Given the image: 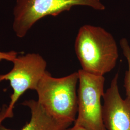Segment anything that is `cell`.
I'll list each match as a JSON object with an SVG mask.
<instances>
[{"mask_svg":"<svg viewBox=\"0 0 130 130\" xmlns=\"http://www.w3.org/2000/svg\"><path fill=\"white\" fill-rule=\"evenodd\" d=\"M75 50L82 70L98 76H104L113 70L119 57L116 42L111 34L91 25L79 28Z\"/></svg>","mask_w":130,"mask_h":130,"instance_id":"6da1fadb","label":"cell"},{"mask_svg":"<svg viewBox=\"0 0 130 130\" xmlns=\"http://www.w3.org/2000/svg\"><path fill=\"white\" fill-rule=\"evenodd\" d=\"M78 72L56 78L47 71L36 90L38 102L52 116L74 122L78 113Z\"/></svg>","mask_w":130,"mask_h":130,"instance_id":"7a4b0ae2","label":"cell"},{"mask_svg":"<svg viewBox=\"0 0 130 130\" xmlns=\"http://www.w3.org/2000/svg\"><path fill=\"white\" fill-rule=\"evenodd\" d=\"M75 6L98 11L106 8L100 0H17L13 11L14 31L17 37H24L41 19L57 16Z\"/></svg>","mask_w":130,"mask_h":130,"instance_id":"3957f363","label":"cell"},{"mask_svg":"<svg viewBox=\"0 0 130 130\" xmlns=\"http://www.w3.org/2000/svg\"><path fill=\"white\" fill-rule=\"evenodd\" d=\"M78 91V116L75 125L88 130H107L103 120L101 98L104 95L103 76L79 70Z\"/></svg>","mask_w":130,"mask_h":130,"instance_id":"277c9868","label":"cell"},{"mask_svg":"<svg viewBox=\"0 0 130 130\" xmlns=\"http://www.w3.org/2000/svg\"><path fill=\"white\" fill-rule=\"evenodd\" d=\"M12 70L0 75V83L9 81L13 93L8 106V111L13 113L14 105L28 90H36L38 85L46 72L47 62L39 54L28 53L18 56L13 62Z\"/></svg>","mask_w":130,"mask_h":130,"instance_id":"5b68a950","label":"cell"},{"mask_svg":"<svg viewBox=\"0 0 130 130\" xmlns=\"http://www.w3.org/2000/svg\"><path fill=\"white\" fill-rule=\"evenodd\" d=\"M118 73L103 98V120L107 130H130V102L119 93Z\"/></svg>","mask_w":130,"mask_h":130,"instance_id":"8992f818","label":"cell"},{"mask_svg":"<svg viewBox=\"0 0 130 130\" xmlns=\"http://www.w3.org/2000/svg\"><path fill=\"white\" fill-rule=\"evenodd\" d=\"M31 112L30 121L20 130H64L70 127L72 122L57 119L49 114L38 102L32 99L22 103ZM0 130H13L0 126Z\"/></svg>","mask_w":130,"mask_h":130,"instance_id":"52a82bcc","label":"cell"},{"mask_svg":"<svg viewBox=\"0 0 130 130\" xmlns=\"http://www.w3.org/2000/svg\"><path fill=\"white\" fill-rule=\"evenodd\" d=\"M123 54L127 60L128 64V70L125 72L124 77V87L126 93V99L130 102V46L128 40L123 38L120 42Z\"/></svg>","mask_w":130,"mask_h":130,"instance_id":"ba28073f","label":"cell"},{"mask_svg":"<svg viewBox=\"0 0 130 130\" xmlns=\"http://www.w3.org/2000/svg\"><path fill=\"white\" fill-rule=\"evenodd\" d=\"M18 56V53L14 51L2 52L0 51V62L6 60L13 62Z\"/></svg>","mask_w":130,"mask_h":130,"instance_id":"9c48e42d","label":"cell"},{"mask_svg":"<svg viewBox=\"0 0 130 130\" xmlns=\"http://www.w3.org/2000/svg\"><path fill=\"white\" fill-rule=\"evenodd\" d=\"M14 115V113H10L8 111V106L4 105L1 108V110L0 111V126L1 125V123L5 119L7 118H12Z\"/></svg>","mask_w":130,"mask_h":130,"instance_id":"30bf717a","label":"cell"},{"mask_svg":"<svg viewBox=\"0 0 130 130\" xmlns=\"http://www.w3.org/2000/svg\"><path fill=\"white\" fill-rule=\"evenodd\" d=\"M64 130H88L87 129H86L84 128H83L82 127L80 126H78L74 125L73 127H71V128H68L67 129H66Z\"/></svg>","mask_w":130,"mask_h":130,"instance_id":"8fae6325","label":"cell"},{"mask_svg":"<svg viewBox=\"0 0 130 130\" xmlns=\"http://www.w3.org/2000/svg\"><path fill=\"white\" fill-rule=\"evenodd\" d=\"M1 108H0V111H1Z\"/></svg>","mask_w":130,"mask_h":130,"instance_id":"7c38bea8","label":"cell"}]
</instances>
